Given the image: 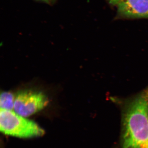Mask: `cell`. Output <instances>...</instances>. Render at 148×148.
<instances>
[{"label":"cell","instance_id":"6da1fadb","mask_svg":"<svg viewBox=\"0 0 148 148\" xmlns=\"http://www.w3.org/2000/svg\"><path fill=\"white\" fill-rule=\"evenodd\" d=\"M123 148H148V87L124 101Z\"/></svg>","mask_w":148,"mask_h":148},{"label":"cell","instance_id":"7a4b0ae2","mask_svg":"<svg viewBox=\"0 0 148 148\" xmlns=\"http://www.w3.org/2000/svg\"><path fill=\"white\" fill-rule=\"evenodd\" d=\"M0 130L5 135L22 138L40 137L45 131L34 122L13 110L1 109Z\"/></svg>","mask_w":148,"mask_h":148},{"label":"cell","instance_id":"3957f363","mask_svg":"<svg viewBox=\"0 0 148 148\" xmlns=\"http://www.w3.org/2000/svg\"><path fill=\"white\" fill-rule=\"evenodd\" d=\"M48 99L40 91L24 90L15 95L14 110L19 115L27 117L42 110L47 106Z\"/></svg>","mask_w":148,"mask_h":148},{"label":"cell","instance_id":"277c9868","mask_svg":"<svg viewBox=\"0 0 148 148\" xmlns=\"http://www.w3.org/2000/svg\"><path fill=\"white\" fill-rule=\"evenodd\" d=\"M118 16L125 18H148V0H121Z\"/></svg>","mask_w":148,"mask_h":148},{"label":"cell","instance_id":"5b68a950","mask_svg":"<svg viewBox=\"0 0 148 148\" xmlns=\"http://www.w3.org/2000/svg\"><path fill=\"white\" fill-rule=\"evenodd\" d=\"M15 96L10 91H3L0 96L1 109L12 110L14 108Z\"/></svg>","mask_w":148,"mask_h":148},{"label":"cell","instance_id":"8992f818","mask_svg":"<svg viewBox=\"0 0 148 148\" xmlns=\"http://www.w3.org/2000/svg\"><path fill=\"white\" fill-rule=\"evenodd\" d=\"M108 1L111 4L117 5L121 0H108Z\"/></svg>","mask_w":148,"mask_h":148},{"label":"cell","instance_id":"52a82bcc","mask_svg":"<svg viewBox=\"0 0 148 148\" xmlns=\"http://www.w3.org/2000/svg\"><path fill=\"white\" fill-rule=\"evenodd\" d=\"M43 1H49V0H43Z\"/></svg>","mask_w":148,"mask_h":148},{"label":"cell","instance_id":"ba28073f","mask_svg":"<svg viewBox=\"0 0 148 148\" xmlns=\"http://www.w3.org/2000/svg\"><path fill=\"white\" fill-rule=\"evenodd\" d=\"M42 1H43V0H42Z\"/></svg>","mask_w":148,"mask_h":148}]
</instances>
